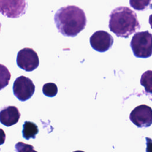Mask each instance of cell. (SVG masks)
Returning <instances> with one entry per match:
<instances>
[{
  "mask_svg": "<svg viewBox=\"0 0 152 152\" xmlns=\"http://www.w3.org/2000/svg\"><path fill=\"white\" fill-rule=\"evenodd\" d=\"M54 21L58 31L63 36L75 37L85 28L87 18L81 8L68 5L60 8L56 12Z\"/></svg>",
  "mask_w": 152,
  "mask_h": 152,
  "instance_id": "6da1fadb",
  "label": "cell"
},
{
  "mask_svg": "<svg viewBox=\"0 0 152 152\" xmlns=\"http://www.w3.org/2000/svg\"><path fill=\"white\" fill-rule=\"evenodd\" d=\"M140 27L137 14L127 7H118L109 14V28L118 37L128 38Z\"/></svg>",
  "mask_w": 152,
  "mask_h": 152,
  "instance_id": "7a4b0ae2",
  "label": "cell"
},
{
  "mask_svg": "<svg viewBox=\"0 0 152 152\" xmlns=\"http://www.w3.org/2000/svg\"><path fill=\"white\" fill-rule=\"evenodd\" d=\"M152 35L148 31L135 33L130 42V46L134 56L140 58H147L151 56Z\"/></svg>",
  "mask_w": 152,
  "mask_h": 152,
  "instance_id": "3957f363",
  "label": "cell"
},
{
  "mask_svg": "<svg viewBox=\"0 0 152 152\" xmlns=\"http://www.w3.org/2000/svg\"><path fill=\"white\" fill-rule=\"evenodd\" d=\"M16 62L20 68L27 72L34 70L39 65V59L37 53L30 48H24L18 51Z\"/></svg>",
  "mask_w": 152,
  "mask_h": 152,
  "instance_id": "277c9868",
  "label": "cell"
},
{
  "mask_svg": "<svg viewBox=\"0 0 152 152\" xmlns=\"http://www.w3.org/2000/svg\"><path fill=\"white\" fill-rule=\"evenodd\" d=\"M12 90L14 95L19 100L24 102L32 97L35 91V86L31 79L21 75L14 81Z\"/></svg>",
  "mask_w": 152,
  "mask_h": 152,
  "instance_id": "5b68a950",
  "label": "cell"
},
{
  "mask_svg": "<svg viewBox=\"0 0 152 152\" xmlns=\"http://www.w3.org/2000/svg\"><path fill=\"white\" fill-rule=\"evenodd\" d=\"M27 7L26 0H0V12L8 18H15L23 15Z\"/></svg>",
  "mask_w": 152,
  "mask_h": 152,
  "instance_id": "8992f818",
  "label": "cell"
},
{
  "mask_svg": "<svg viewBox=\"0 0 152 152\" xmlns=\"http://www.w3.org/2000/svg\"><path fill=\"white\" fill-rule=\"evenodd\" d=\"M129 119L138 128H147L151 126V108L146 104L135 107L130 113Z\"/></svg>",
  "mask_w": 152,
  "mask_h": 152,
  "instance_id": "52a82bcc",
  "label": "cell"
},
{
  "mask_svg": "<svg viewBox=\"0 0 152 152\" xmlns=\"http://www.w3.org/2000/svg\"><path fill=\"white\" fill-rule=\"evenodd\" d=\"M91 48L99 52H104L111 48L113 43V38L111 34L104 30L95 31L90 37Z\"/></svg>",
  "mask_w": 152,
  "mask_h": 152,
  "instance_id": "ba28073f",
  "label": "cell"
},
{
  "mask_svg": "<svg viewBox=\"0 0 152 152\" xmlns=\"http://www.w3.org/2000/svg\"><path fill=\"white\" fill-rule=\"evenodd\" d=\"M21 116L18 109L14 106H5L0 110V122L6 126L17 124Z\"/></svg>",
  "mask_w": 152,
  "mask_h": 152,
  "instance_id": "9c48e42d",
  "label": "cell"
},
{
  "mask_svg": "<svg viewBox=\"0 0 152 152\" xmlns=\"http://www.w3.org/2000/svg\"><path fill=\"white\" fill-rule=\"evenodd\" d=\"M39 132V129L37 125L31 121H26L23 125V137L26 140H29L30 138L34 139L36 135Z\"/></svg>",
  "mask_w": 152,
  "mask_h": 152,
  "instance_id": "30bf717a",
  "label": "cell"
},
{
  "mask_svg": "<svg viewBox=\"0 0 152 152\" xmlns=\"http://www.w3.org/2000/svg\"><path fill=\"white\" fill-rule=\"evenodd\" d=\"M11 77V75L8 69L5 65L0 64V90L8 85Z\"/></svg>",
  "mask_w": 152,
  "mask_h": 152,
  "instance_id": "8fae6325",
  "label": "cell"
},
{
  "mask_svg": "<svg viewBox=\"0 0 152 152\" xmlns=\"http://www.w3.org/2000/svg\"><path fill=\"white\" fill-rule=\"evenodd\" d=\"M151 0H129V5L133 9L137 11H145L151 8Z\"/></svg>",
  "mask_w": 152,
  "mask_h": 152,
  "instance_id": "7c38bea8",
  "label": "cell"
},
{
  "mask_svg": "<svg viewBox=\"0 0 152 152\" xmlns=\"http://www.w3.org/2000/svg\"><path fill=\"white\" fill-rule=\"evenodd\" d=\"M42 91L46 96L53 97H55L58 93V87L53 83H48L43 85Z\"/></svg>",
  "mask_w": 152,
  "mask_h": 152,
  "instance_id": "4fadbf2b",
  "label": "cell"
},
{
  "mask_svg": "<svg viewBox=\"0 0 152 152\" xmlns=\"http://www.w3.org/2000/svg\"><path fill=\"white\" fill-rule=\"evenodd\" d=\"M141 84L143 86L147 92L151 93V71H147L145 72L141 76Z\"/></svg>",
  "mask_w": 152,
  "mask_h": 152,
  "instance_id": "5bb4252c",
  "label": "cell"
},
{
  "mask_svg": "<svg viewBox=\"0 0 152 152\" xmlns=\"http://www.w3.org/2000/svg\"><path fill=\"white\" fill-rule=\"evenodd\" d=\"M15 150L16 152H37L33 145L21 141L15 144Z\"/></svg>",
  "mask_w": 152,
  "mask_h": 152,
  "instance_id": "9a60e30c",
  "label": "cell"
},
{
  "mask_svg": "<svg viewBox=\"0 0 152 152\" xmlns=\"http://www.w3.org/2000/svg\"><path fill=\"white\" fill-rule=\"evenodd\" d=\"M5 138H6V135L4 131L2 129L0 128V145L4 144Z\"/></svg>",
  "mask_w": 152,
  "mask_h": 152,
  "instance_id": "2e32d148",
  "label": "cell"
},
{
  "mask_svg": "<svg viewBox=\"0 0 152 152\" xmlns=\"http://www.w3.org/2000/svg\"><path fill=\"white\" fill-rule=\"evenodd\" d=\"M73 152H84L83 151H81V150H77V151H74Z\"/></svg>",
  "mask_w": 152,
  "mask_h": 152,
  "instance_id": "e0dca14e",
  "label": "cell"
},
{
  "mask_svg": "<svg viewBox=\"0 0 152 152\" xmlns=\"http://www.w3.org/2000/svg\"><path fill=\"white\" fill-rule=\"evenodd\" d=\"M1 23H0V29H1Z\"/></svg>",
  "mask_w": 152,
  "mask_h": 152,
  "instance_id": "ac0fdd59",
  "label": "cell"
}]
</instances>
